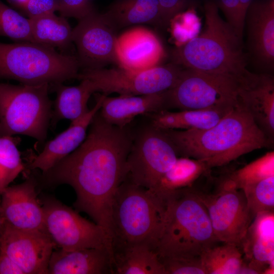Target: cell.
<instances>
[{
	"label": "cell",
	"instance_id": "obj_7",
	"mask_svg": "<svg viewBox=\"0 0 274 274\" xmlns=\"http://www.w3.org/2000/svg\"><path fill=\"white\" fill-rule=\"evenodd\" d=\"M49 84L13 85L0 82V136L24 135L43 144L52 113Z\"/></svg>",
	"mask_w": 274,
	"mask_h": 274
},
{
	"label": "cell",
	"instance_id": "obj_3",
	"mask_svg": "<svg viewBox=\"0 0 274 274\" xmlns=\"http://www.w3.org/2000/svg\"><path fill=\"white\" fill-rule=\"evenodd\" d=\"M203 31L172 51L173 63L183 68L241 79L249 71L242 41L219 15L213 2L204 5Z\"/></svg>",
	"mask_w": 274,
	"mask_h": 274
},
{
	"label": "cell",
	"instance_id": "obj_18",
	"mask_svg": "<svg viewBox=\"0 0 274 274\" xmlns=\"http://www.w3.org/2000/svg\"><path fill=\"white\" fill-rule=\"evenodd\" d=\"M238 102L251 115L259 128L273 142L274 80L267 73L249 72L239 80Z\"/></svg>",
	"mask_w": 274,
	"mask_h": 274
},
{
	"label": "cell",
	"instance_id": "obj_39",
	"mask_svg": "<svg viewBox=\"0 0 274 274\" xmlns=\"http://www.w3.org/2000/svg\"><path fill=\"white\" fill-rule=\"evenodd\" d=\"M0 274H24L20 267L8 255L0 252Z\"/></svg>",
	"mask_w": 274,
	"mask_h": 274
},
{
	"label": "cell",
	"instance_id": "obj_40",
	"mask_svg": "<svg viewBox=\"0 0 274 274\" xmlns=\"http://www.w3.org/2000/svg\"><path fill=\"white\" fill-rule=\"evenodd\" d=\"M28 0H9V2L18 7H21Z\"/></svg>",
	"mask_w": 274,
	"mask_h": 274
},
{
	"label": "cell",
	"instance_id": "obj_36",
	"mask_svg": "<svg viewBox=\"0 0 274 274\" xmlns=\"http://www.w3.org/2000/svg\"><path fill=\"white\" fill-rule=\"evenodd\" d=\"M64 17L80 20L96 12L88 0H57V11Z\"/></svg>",
	"mask_w": 274,
	"mask_h": 274
},
{
	"label": "cell",
	"instance_id": "obj_13",
	"mask_svg": "<svg viewBox=\"0 0 274 274\" xmlns=\"http://www.w3.org/2000/svg\"><path fill=\"white\" fill-rule=\"evenodd\" d=\"M116 30L102 14L95 12L78 20L72 30L80 68L95 70L118 62L116 56Z\"/></svg>",
	"mask_w": 274,
	"mask_h": 274
},
{
	"label": "cell",
	"instance_id": "obj_8",
	"mask_svg": "<svg viewBox=\"0 0 274 274\" xmlns=\"http://www.w3.org/2000/svg\"><path fill=\"white\" fill-rule=\"evenodd\" d=\"M239 79L183 68L166 91L167 107L180 110L230 108L238 102Z\"/></svg>",
	"mask_w": 274,
	"mask_h": 274
},
{
	"label": "cell",
	"instance_id": "obj_2",
	"mask_svg": "<svg viewBox=\"0 0 274 274\" xmlns=\"http://www.w3.org/2000/svg\"><path fill=\"white\" fill-rule=\"evenodd\" d=\"M162 131L172 142L178 155L202 161L209 169L227 164L255 150L269 147L272 142L238 102L209 128Z\"/></svg>",
	"mask_w": 274,
	"mask_h": 274
},
{
	"label": "cell",
	"instance_id": "obj_12",
	"mask_svg": "<svg viewBox=\"0 0 274 274\" xmlns=\"http://www.w3.org/2000/svg\"><path fill=\"white\" fill-rule=\"evenodd\" d=\"M46 231L56 247L67 250L108 248L111 239L99 225L83 218L76 210L53 198L44 200Z\"/></svg>",
	"mask_w": 274,
	"mask_h": 274
},
{
	"label": "cell",
	"instance_id": "obj_35",
	"mask_svg": "<svg viewBox=\"0 0 274 274\" xmlns=\"http://www.w3.org/2000/svg\"><path fill=\"white\" fill-rule=\"evenodd\" d=\"M166 274H206L200 256L159 258Z\"/></svg>",
	"mask_w": 274,
	"mask_h": 274
},
{
	"label": "cell",
	"instance_id": "obj_14",
	"mask_svg": "<svg viewBox=\"0 0 274 274\" xmlns=\"http://www.w3.org/2000/svg\"><path fill=\"white\" fill-rule=\"evenodd\" d=\"M55 247L46 232L19 230L4 223L0 252L10 257L24 274H48Z\"/></svg>",
	"mask_w": 274,
	"mask_h": 274
},
{
	"label": "cell",
	"instance_id": "obj_25",
	"mask_svg": "<svg viewBox=\"0 0 274 274\" xmlns=\"http://www.w3.org/2000/svg\"><path fill=\"white\" fill-rule=\"evenodd\" d=\"M234 107V106H233ZM207 110H162L152 114L151 124L160 130H204L218 123L233 107Z\"/></svg>",
	"mask_w": 274,
	"mask_h": 274
},
{
	"label": "cell",
	"instance_id": "obj_23",
	"mask_svg": "<svg viewBox=\"0 0 274 274\" xmlns=\"http://www.w3.org/2000/svg\"><path fill=\"white\" fill-rule=\"evenodd\" d=\"M113 272L115 274H166L155 250L136 243L112 246Z\"/></svg>",
	"mask_w": 274,
	"mask_h": 274
},
{
	"label": "cell",
	"instance_id": "obj_11",
	"mask_svg": "<svg viewBox=\"0 0 274 274\" xmlns=\"http://www.w3.org/2000/svg\"><path fill=\"white\" fill-rule=\"evenodd\" d=\"M177 158L176 149L165 133L150 125L133 139L126 160V178L153 190Z\"/></svg>",
	"mask_w": 274,
	"mask_h": 274
},
{
	"label": "cell",
	"instance_id": "obj_1",
	"mask_svg": "<svg viewBox=\"0 0 274 274\" xmlns=\"http://www.w3.org/2000/svg\"><path fill=\"white\" fill-rule=\"evenodd\" d=\"M89 127L82 144L43 172V179L49 185L72 187L76 210L88 214L111 238V206L127 177L126 160L133 137L126 127L107 122L99 111Z\"/></svg>",
	"mask_w": 274,
	"mask_h": 274
},
{
	"label": "cell",
	"instance_id": "obj_10",
	"mask_svg": "<svg viewBox=\"0 0 274 274\" xmlns=\"http://www.w3.org/2000/svg\"><path fill=\"white\" fill-rule=\"evenodd\" d=\"M192 188L207 209L217 240L240 248L253 220L243 190L236 188L228 177L211 192Z\"/></svg>",
	"mask_w": 274,
	"mask_h": 274
},
{
	"label": "cell",
	"instance_id": "obj_20",
	"mask_svg": "<svg viewBox=\"0 0 274 274\" xmlns=\"http://www.w3.org/2000/svg\"><path fill=\"white\" fill-rule=\"evenodd\" d=\"M97 96L92 109L78 120L71 122L66 129L45 144L42 151L31 159L29 168L46 172L82 144L92 119L100 110L104 95Z\"/></svg>",
	"mask_w": 274,
	"mask_h": 274
},
{
	"label": "cell",
	"instance_id": "obj_15",
	"mask_svg": "<svg viewBox=\"0 0 274 274\" xmlns=\"http://www.w3.org/2000/svg\"><path fill=\"white\" fill-rule=\"evenodd\" d=\"M36 187L35 179L30 178L4 190L0 203L4 223L19 230L47 232L44 210Z\"/></svg>",
	"mask_w": 274,
	"mask_h": 274
},
{
	"label": "cell",
	"instance_id": "obj_28",
	"mask_svg": "<svg viewBox=\"0 0 274 274\" xmlns=\"http://www.w3.org/2000/svg\"><path fill=\"white\" fill-rule=\"evenodd\" d=\"M209 170L202 161L186 157H178L152 191L165 200L170 193L192 186L196 180Z\"/></svg>",
	"mask_w": 274,
	"mask_h": 274
},
{
	"label": "cell",
	"instance_id": "obj_21",
	"mask_svg": "<svg viewBox=\"0 0 274 274\" xmlns=\"http://www.w3.org/2000/svg\"><path fill=\"white\" fill-rule=\"evenodd\" d=\"M113 272L112 250L86 248L53 251L48 274H110Z\"/></svg>",
	"mask_w": 274,
	"mask_h": 274
},
{
	"label": "cell",
	"instance_id": "obj_6",
	"mask_svg": "<svg viewBox=\"0 0 274 274\" xmlns=\"http://www.w3.org/2000/svg\"><path fill=\"white\" fill-rule=\"evenodd\" d=\"M80 70L76 56L30 42H0V79L50 85L76 79Z\"/></svg>",
	"mask_w": 274,
	"mask_h": 274
},
{
	"label": "cell",
	"instance_id": "obj_22",
	"mask_svg": "<svg viewBox=\"0 0 274 274\" xmlns=\"http://www.w3.org/2000/svg\"><path fill=\"white\" fill-rule=\"evenodd\" d=\"M167 107L166 91L142 95H105L99 113L112 125L126 127L138 115L155 113Z\"/></svg>",
	"mask_w": 274,
	"mask_h": 274
},
{
	"label": "cell",
	"instance_id": "obj_19",
	"mask_svg": "<svg viewBox=\"0 0 274 274\" xmlns=\"http://www.w3.org/2000/svg\"><path fill=\"white\" fill-rule=\"evenodd\" d=\"M247 263L258 273H273L274 211L258 214L248 228L240 247Z\"/></svg>",
	"mask_w": 274,
	"mask_h": 274
},
{
	"label": "cell",
	"instance_id": "obj_32",
	"mask_svg": "<svg viewBox=\"0 0 274 274\" xmlns=\"http://www.w3.org/2000/svg\"><path fill=\"white\" fill-rule=\"evenodd\" d=\"M253 219L259 213L274 211V176L242 189Z\"/></svg>",
	"mask_w": 274,
	"mask_h": 274
},
{
	"label": "cell",
	"instance_id": "obj_16",
	"mask_svg": "<svg viewBox=\"0 0 274 274\" xmlns=\"http://www.w3.org/2000/svg\"><path fill=\"white\" fill-rule=\"evenodd\" d=\"M115 52L119 67L133 72L159 65L165 55L157 35L142 26L132 27L117 37Z\"/></svg>",
	"mask_w": 274,
	"mask_h": 274
},
{
	"label": "cell",
	"instance_id": "obj_24",
	"mask_svg": "<svg viewBox=\"0 0 274 274\" xmlns=\"http://www.w3.org/2000/svg\"><path fill=\"white\" fill-rule=\"evenodd\" d=\"M80 81L79 85L74 86H65L62 83L52 84L56 93L50 120L52 127L62 119L75 121L89 110L88 101L95 90L89 80L84 79Z\"/></svg>",
	"mask_w": 274,
	"mask_h": 274
},
{
	"label": "cell",
	"instance_id": "obj_26",
	"mask_svg": "<svg viewBox=\"0 0 274 274\" xmlns=\"http://www.w3.org/2000/svg\"><path fill=\"white\" fill-rule=\"evenodd\" d=\"M102 14L116 31L141 24L159 25V0H116Z\"/></svg>",
	"mask_w": 274,
	"mask_h": 274
},
{
	"label": "cell",
	"instance_id": "obj_5",
	"mask_svg": "<svg viewBox=\"0 0 274 274\" xmlns=\"http://www.w3.org/2000/svg\"><path fill=\"white\" fill-rule=\"evenodd\" d=\"M165 210V200L126 178L111 206V246L145 243L155 250Z\"/></svg>",
	"mask_w": 274,
	"mask_h": 274
},
{
	"label": "cell",
	"instance_id": "obj_41",
	"mask_svg": "<svg viewBox=\"0 0 274 274\" xmlns=\"http://www.w3.org/2000/svg\"><path fill=\"white\" fill-rule=\"evenodd\" d=\"M4 226V221L3 219L0 209V238Z\"/></svg>",
	"mask_w": 274,
	"mask_h": 274
},
{
	"label": "cell",
	"instance_id": "obj_34",
	"mask_svg": "<svg viewBox=\"0 0 274 274\" xmlns=\"http://www.w3.org/2000/svg\"><path fill=\"white\" fill-rule=\"evenodd\" d=\"M253 0H218L216 3L223 13L226 21L242 41L247 11Z\"/></svg>",
	"mask_w": 274,
	"mask_h": 274
},
{
	"label": "cell",
	"instance_id": "obj_31",
	"mask_svg": "<svg viewBox=\"0 0 274 274\" xmlns=\"http://www.w3.org/2000/svg\"><path fill=\"white\" fill-rule=\"evenodd\" d=\"M274 176V152L262 156L232 173L227 177L239 189L262 179Z\"/></svg>",
	"mask_w": 274,
	"mask_h": 274
},
{
	"label": "cell",
	"instance_id": "obj_4",
	"mask_svg": "<svg viewBox=\"0 0 274 274\" xmlns=\"http://www.w3.org/2000/svg\"><path fill=\"white\" fill-rule=\"evenodd\" d=\"M166 210L155 250L159 258L197 257L219 242L204 204L192 186L165 198Z\"/></svg>",
	"mask_w": 274,
	"mask_h": 274
},
{
	"label": "cell",
	"instance_id": "obj_17",
	"mask_svg": "<svg viewBox=\"0 0 274 274\" xmlns=\"http://www.w3.org/2000/svg\"><path fill=\"white\" fill-rule=\"evenodd\" d=\"M247 44L250 57L259 68L274 67V0L253 1L246 13Z\"/></svg>",
	"mask_w": 274,
	"mask_h": 274
},
{
	"label": "cell",
	"instance_id": "obj_30",
	"mask_svg": "<svg viewBox=\"0 0 274 274\" xmlns=\"http://www.w3.org/2000/svg\"><path fill=\"white\" fill-rule=\"evenodd\" d=\"M19 138L0 136V195L24 169L17 148Z\"/></svg>",
	"mask_w": 274,
	"mask_h": 274
},
{
	"label": "cell",
	"instance_id": "obj_29",
	"mask_svg": "<svg viewBox=\"0 0 274 274\" xmlns=\"http://www.w3.org/2000/svg\"><path fill=\"white\" fill-rule=\"evenodd\" d=\"M218 243L200 256L206 274H239L244 262L241 249L235 245Z\"/></svg>",
	"mask_w": 274,
	"mask_h": 274
},
{
	"label": "cell",
	"instance_id": "obj_27",
	"mask_svg": "<svg viewBox=\"0 0 274 274\" xmlns=\"http://www.w3.org/2000/svg\"><path fill=\"white\" fill-rule=\"evenodd\" d=\"M29 19L32 43L60 50L66 49L73 43V29L65 17L52 13Z\"/></svg>",
	"mask_w": 274,
	"mask_h": 274
},
{
	"label": "cell",
	"instance_id": "obj_37",
	"mask_svg": "<svg viewBox=\"0 0 274 274\" xmlns=\"http://www.w3.org/2000/svg\"><path fill=\"white\" fill-rule=\"evenodd\" d=\"M193 0H159L160 20L159 25L166 27L179 14L187 8Z\"/></svg>",
	"mask_w": 274,
	"mask_h": 274
},
{
	"label": "cell",
	"instance_id": "obj_38",
	"mask_svg": "<svg viewBox=\"0 0 274 274\" xmlns=\"http://www.w3.org/2000/svg\"><path fill=\"white\" fill-rule=\"evenodd\" d=\"M21 8L29 18L54 13L57 0H28Z\"/></svg>",
	"mask_w": 274,
	"mask_h": 274
},
{
	"label": "cell",
	"instance_id": "obj_33",
	"mask_svg": "<svg viewBox=\"0 0 274 274\" xmlns=\"http://www.w3.org/2000/svg\"><path fill=\"white\" fill-rule=\"evenodd\" d=\"M17 42H32L31 26L26 18L0 1V37Z\"/></svg>",
	"mask_w": 274,
	"mask_h": 274
},
{
	"label": "cell",
	"instance_id": "obj_9",
	"mask_svg": "<svg viewBox=\"0 0 274 274\" xmlns=\"http://www.w3.org/2000/svg\"><path fill=\"white\" fill-rule=\"evenodd\" d=\"M183 67L173 63L159 65L142 72H133L120 67L79 71L77 79H88L95 92L106 96L142 95L166 91L178 81Z\"/></svg>",
	"mask_w": 274,
	"mask_h": 274
}]
</instances>
